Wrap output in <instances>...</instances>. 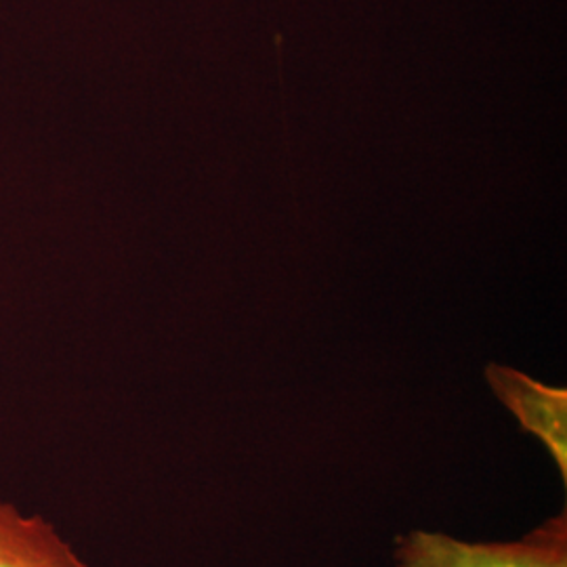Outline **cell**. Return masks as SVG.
I'll use <instances>...</instances> for the list:
<instances>
[{"instance_id": "obj_3", "label": "cell", "mask_w": 567, "mask_h": 567, "mask_svg": "<svg viewBox=\"0 0 567 567\" xmlns=\"http://www.w3.org/2000/svg\"><path fill=\"white\" fill-rule=\"evenodd\" d=\"M0 567H89L51 522L0 503Z\"/></svg>"}, {"instance_id": "obj_2", "label": "cell", "mask_w": 567, "mask_h": 567, "mask_svg": "<svg viewBox=\"0 0 567 567\" xmlns=\"http://www.w3.org/2000/svg\"><path fill=\"white\" fill-rule=\"evenodd\" d=\"M487 385L524 431L543 440L555 463L567 473V391L545 385L508 365H486Z\"/></svg>"}, {"instance_id": "obj_1", "label": "cell", "mask_w": 567, "mask_h": 567, "mask_svg": "<svg viewBox=\"0 0 567 567\" xmlns=\"http://www.w3.org/2000/svg\"><path fill=\"white\" fill-rule=\"evenodd\" d=\"M398 567H567L566 513L517 543H465L447 534L410 532L395 540Z\"/></svg>"}]
</instances>
